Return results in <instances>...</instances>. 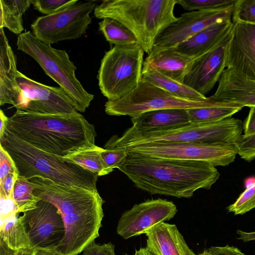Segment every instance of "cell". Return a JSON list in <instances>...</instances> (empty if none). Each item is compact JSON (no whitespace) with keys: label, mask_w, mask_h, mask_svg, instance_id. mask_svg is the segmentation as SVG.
I'll return each instance as SVG.
<instances>
[{"label":"cell","mask_w":255,"mask_h":255,"mask_svg":"<svg viewBox=\"0 0 255 255\" xmlns=\"http://www.w3.org/2000/svg\"><path fill=\"white\" fill-rule=\"evenodd\" d=\"M118 169L138 189L177 198H189L199 189L209 190L220 177L216 167L207 162L151 157L128 151Z\"/></svg>","instance_id":"cell-1"},{"label":"cell","mask_w":255,"mask_h":255,"mask_svg":"<svg viewBox=\"0 0 255 255\" xmlns=\"http://www.w3.org/2000/svg\"><path fill=\"white\" fill-rule=\"evenodd\" d=\"M5 128L36 148L61 157L96 145L95 126L78 112L53 114L16 110L6 120Z\"/></svg>","instance_id":"cell-2"},{"label":"cell","mask_w":255,"mask_h":255,"mask_svg":"<svg viewBox=\"0 0 255 255\" xmlns=\"http://www.w3.org/2000/svg\"><path fill=\"white\" fill-rule=\"evenodd\" d=\"M0 146L11 158L19 176L27 179L38 176L56 183L97 191V174L36 148L5 128L0 134Z\"/></svg>","instance_id":"cell-3"},{"label":"cell","mask_w":255,"mask_h":255,"mask_svg":"<svg viewBox=\"0 0 255 255\" xmlns=\"http://www.w3.org/2000/svg\"><path fill=\"white\" fill-rule=\"evenodd\" d=\"M178 0H104L94 10L98 19L109 18L126 26L147 54L159 35L178 18Z\"/></svg>","instance_id":"cell-4"},{"label":"cell","mask_w":255,"mask_h":255,"mask_svg":"<svg viewBox=\"0 0 255 255\" xmlns=\"http://www.w3.org/2000/svg\"><path fill=\"white\" fill-rule=\"evenodd\" d=\"M243 123L230 117L210 123H192L149 131L128 128L119 136H112L104 146L130 148L154 142L234 144L242 135Z\"/></svg>","instance_id":"cell-5"},{"label":"cell","mask_w":255,"mask_h":255,"mask_svg":"<svg viewBox=\"0 0 255 255\" xmlns=\"http://www.w3.org/2000/svg\"><path fill=\"white\" fill-rule=\"evenodd\" d=\"M16 46L18 50L34 59L45 74L68 94L77 112L86 111L94 95L88 93L77 78V67L66 50L55 49L41 42L29 31L18 35Z\"/></svg>","instance_id":"cell-6"},{"label":"cell","mask_w":255,"mask_h":255,"mask_svg":"<svg viewBox=\"0 0 255 255\" xmlns=\"http://www.w3.org/2000/svg\"><path fill=\"white\" fill-rule=\"evenodd\" d=\"M144 51L138 44L114 45L104 55L98 71V85L108 100L122 98L142 79Z\"/></svg>","instance_id":"cell-7"},{"label":"cell","mask_w":255,"mask_h":255,"mask_svg":"<svg viewBox=\"0 0 255 255\" xmlns=\"http://www.w3.org/2000/svg\"><path fill=\"white\" fill-rule=\"evenodd\" d=\"M224 102L214 100L210 97L202 99L181 98L141 80L138 86L126 96L108 100L105 104V111L110 116L132 118L151 111L189 110L218 106Z\"/></svg>","instance_id":"cell-8"},{"label":"cell","mask_w":255,"mask_h":255,"mask_svg":"<svg viewBox=\"0 0 255 255\" xmlns=\"http://www.w3.org/2000/svg\"><path fill=\"white\" fill-rule=\"evenodd\" d=\"M130 152L162 159L202 161L214 166H226L238 154L234 144L154 142L126 148Z\"/></svg>","instance_id":"cell-9"},{"label":"cell","mask_w":255,"mask_h":255,"mask_svg":"<svg viewBox=\"0 0 255 255\" xmlns=\"http://www.w3.org/2000/svg\"><path fill=\"white\" fill-rule=\"evenodd\" d=\"M97 1L78 2L53 14L37 17L31 24L32 34L41 42L52 44L74 40L86 33L92 20L90 13Z\"/></svg>","instance_id":"cell-10"},{"label":"cell","mask_w":255,"mask_h":255,"mask_svg":"<svg viewBox=\"0 0 255 255\" xmlns=\"http://www.w3.org/2000/svg\"><path fill=\"white\" fill-rule=\"evenodd\" d=\"M16 80L20 94L17 110L41 114H71L76 105L61 87L44 85L17 71Z\"/></svg>","instance_id":"cell-11"},{"label":"cell","mask_w":255,"mask_h":255,"mask_svg":"<svg viewBox=\"0 0 255 255\" xmlns=\"http://www.w3.org/2000/svg\"><path fill=\"white\" fill-rule=\"evenodd\" d=\"M234 4L182 14L159 35L153 47H175L210 25L221 20L232 19Z\"/></svg>","instance_id":"cell-12"},{"label":"cell","mask_w":255,"mask_h":255,"mask_svg":"<svg viewBox=\"0 0 255 255\" xmlns=\"http://www.w3.org/2000/svg\"><path fill=\"white\" fill-rule=\"evenodd\" d=\"M178 211L172 201L148 199L134 205L121 215L117 233L124 239L145 234L155 226L173 218Z\"/></svg>","instance_id":"cell-13"},{"label":"cell","mask_w":255,"mask_h":255,"mask_svg":"<svg viewBox=\"0 0 255 255\" xmlns=\"http://www.w3.org/2000/svg\"><path fill=\"white\" fill-rule=\"evenodd\" d=\"M33 249L56 248L65 235V227L58 209L52 204L40 200L35 208L21 215Z\"/></svg>","instance_id":"cell-14"},{"label":"cell","mask_w":255,"mask_h":255,"mask_svg":"<svg viewBox=\"0 0 255 255\" xmlns=\"http://www.w3.org/2000/svg\"><path fill=\"white\" fill-rule=\"evenodd\" d=\"M232 22L226 51V69L255 82V25Z\"/></svg>","instance_id":"cell-15"},{"label":"cell","mask_w":255,"mask_h":255,"mask_svg":"<svg viewBox=\"0 0 255 255\" xmlns=\"http://www.w3.org/2000/svg\"><path fill=\"white\" fill-rule=\"evenodd\" d=\"M231 32L213 49L195 59L184 84L204 96L210 92L226 69V51Z\"/></svg>","instance_id":"cell-16"},{"label":"cell","mask_w":255,"mask_h":255,"mask_svg":"<svg viewBox=\"0 0 255 255\" xmlns=\"http://www.w3.org/2000/svg\"><path fill=\"white\" fill-rule=\"evenodd\" d=\"M28 180L34 186V195L40 200L53 204L58 210L103 199L98 191L56 183L38 176Z\"/></svg>","instance_id":"cell-17"},{"label":"cell","mask_w":255,"mask_h":255,"mask_svg":"<svg viewBox=\"0 0 255 255\" xmlns=\"http://www.w3.org/2000/svg\"><path fill=\"white\" fill-rule=\"evenodd\" d=\"M195 59L174 48H153L143 62V67L153 69L163 75L184 83Z\"/></svg>","instance_id":"cell-18"},{"label":"cell","mask_w":255,"mask_h":255,"mask_svg":"<svg viewBox=\"0 0 255 255\" xmlns=\"http://www.w3.org/2000/svg\"><path fill=\"white\" fill-rule=\"evenodd\" d=\"M16 56L9 44L3 28H0V105L16 107L20 91L16 80Z\"/></svg>","instance_id":"cell-19"},{"label":"cell","mask_w":255,"mask_h":255,"mask_svg":"<svg viewBox=\"0 0 255 255\" xmlns=\"http://www.w3.org/2000/svg\"><path fill=\"white\" fill-rule=\"evenodd\" d=\"M145 234L146 247L155 255H196L187 245L176 225L162 222Z\"/></svg>","instance_id":"cell-20"},{"label":"cell","mask_w":255,"mask_h":255,"mask_svg":"<svg viewBox=\"0 0 255 255\" xmlns=\"http://www.w3.org/2000/svg\"><path fill=\"white\" fill-rule=\"evenodd\" d=\"M210 97L216 101L237 104L243 107L255 106V82L225 69L215 93Z\"/></svg>","instance_id":"cell-21"},{"label":"cell","mask_w":255,"mask_h":255,"mask_svg":"<svg viewBox=\"0 0 255 255\" xmlns=\"http://www.w3.org/2000/svg\"><path fill=\"white\" fill-rule=\"evenodd\" d=\"M232 19L218 21L203 29L176 47L178 52L196 59L217 45L233 27Z\"/></svg>","instance_id":"cell-22"},{"label":"cell","mask_w":255,"mask_h":255,"mask_svg":"<svg viewBox=\"0 0 255 255\" xmlns=\"http://www.w3.org/2000/svg\"><path fill=\"white\" fill-rule=\"evenodd\" d=\"M134 130L144 131L172 128L190 123L187 110L167 109L147 112L130 118Z\"/></svg>","instance_id":"cell-23"},{"label":"cell","mask_w":255,"mask_h":255,"mask_svg":"<svg viewBox=\"0 0 255 255\" xmlns=\"http://www.w3.org/2000/svg\"><path fill=\"white\" fill-rule=\"evenodd\" d=\"M19 214L16 213L0 225V240L10 248L18 251L33 249Z\"/></svg>","instance_id":"cell-24"},{"label":"cell","mask_w":255,"mask_h":255,"mask_svg":"<svg viewBox=\"0 0 255 255\" xmlns=\"http://www.w3.org/2000/svg\"><path fill=\"white\" fill-rule=\"evenodd\" d=\"M32 0H0V28H6L15 34L24 30L22 16Z\"/></svg>","instance_id":"cell-25"},{"label":"cell","mask_w":255,"mask_h":255,"mask_svg":"<svg viewBox=\"0 0 255 255\" xmlns=\"http://www.w3.org/2000/svg\"><path fill=\"white\" fill-rule=\"evenodd\" d=\"M141 80L181 98L191 99H202L207 98L185 84L168 78L148 67H143Z\"/></svg>","instance_id":"cell-26"},{"label":"cell","mask_w":255,"mask_h":255,"mask_svg":"<svg viewBox=\"0 0 255 255\" xmlns=\"http://www.w3.org/2000/svg\"><path fill=\"white\" fill-rule=\"evenodd\" d=\"M243 108L237 104L224 102L218 106L191 109L187 111L190 123H210L232 117Z\"/></svg>","instance_id":"cell-27"},{"label":"cell","mask_w":255,"mask_h":255,"mask_svg":"<svg viewBox=\"0 0 255 255\" xmlns=\"http://www.w3.org/2000/svg\"><path fill=\"white\" fill-rule=\"evenodd\" d=\"M99 29L106 40L115 45H128L137 43L134 35L121 22L109 18L99 22Z\"/></svg>","instance_id":"cell-28"},{"label":"cell","mask_w":255,"mask_h":255,"mask_svg":"<svg viewBox=\"0 0 255 255\" xmlns=\"http://www.w3.org/2000/svg\"><path fill=\"white\" fill-rule=\"evenodd\" d=\"M103 150V148L96 145L75 151L63 158L97 174L99 177L104 176V163L101 156Z\"/></svg>","instance_id":"cell-29"},{"label":"cell","mask_w":255,"mask_h":255,"mask_svg":"<svg viewBox=\"0 0 255 255\" xmlns=\"http://www.w3.org/2000/svg\"><path fill=\"white\" fill-rule=\"evenodd\" d=\"M34 186L27 178L18 176L14 183L12 197L18 213H24L35 208L40 200L34 195Z\"/></svg>","instance_id":"cell-30"},{"label":"cell","mask_w":255,"mask_h":255,"mask_svg":"<svg viewBox=\"0 0 255 255\" xmlns=\"http://www.w3.org/2000/svg\"><path fill=\"white\" fill-rule=\"evenodd\" d=\"M128 155V150L125 147L104 146L101 156L104 163V176L111 173L115 168H118Z\"/></svg>","instance_id":"cell-31"},{"label":"cell","mask_w":255,"mask_h":255,"mask_svg":"<svg viewBox=\"0 0 255 255\" xmlns=\"http://www.w3.org/2000/svg\"><path fill=\"white\" fill-rule=\"evenodd\" d=\"M255 208V183L242 192L237 200L227 207L234 215H243Z\"/></svg>","instance_id":"cell-32"},{"label":"cell","mask_w":255,"mask_h":255,"mask_svg":"<svg viewBox=\"0 0 255 255\" xmlns=\"http://www.w3.org/2000/svg\"><path fill=\"white\" fill-rule=\"evenodd\" d=\"M232 21L255 25V0H237Z\"/></svg>","instance_id":"cell-33"},{"label":"cell","mask_w":255,"mask_h":255,"mask_svg":"<svg viewBox=\"0 0 255 255\" xmlns=\"http://www.w3.org/2000/svg\"><path fill=\"white\" fill-rule=\"evenodd\" d=\"M237 0H178L177 3L186 10L217 8L234 4Z\"/></svg>","instance_id":"cell-34"},{"label":"cell","mask_w":255,"mask_h":255,"mask_svg":"<svg viewBox=\"0 0 255 255\" xmlns=\"http://www.w3.org/2000/svg\"><path fill=\"white\" fill-rule=\"evenodd\" d=\"M78 2V0H32V4L34 9L48 15L59 12Z\"/></svg>","instance_id":"cell-35"},{"label":"cell","mask_w":255,"mask_h":255,"mask_svg":"<svg viewBox=\"0 0 255 255\" xmlns=\"http://www.w3.org/2000/svg\"><path fill=\"white\" fill-rule=\"evenodd\" d=\"M234 145L242 159L248 162L255 159V132L249 135L242 134Z\"/></svg>","instance_id":"cell-36"},{"label":"cell","mask_w":255,"mask_h":255,"mask_svg":"<svg viewBox=\"0 0 255 255\" xmlns=\"http://www.w3.org/2000/svg\"><path fill=\"white\" fill-rule=\"evenodd\" d=\"M10 173H18V172L9 155L0 146V184Z\"/></svg>","instance_id":"cell-37"},{"label":"cell","mask_w":255,"mask_h":255,"mask_svg":"<svg viewBox=\"0 0 255 255\" xmlns=\"http://www.w3.org/2000/svg\"><path fill=\"white\" fill-rule=\"evenodd\" d=\"M82 253V255H116L115 246L112 243L100 245L95 241L88 245Z\"/></svg>","instance_id":"cell-38"},{"label":"cell","mask_w":255,"mask_h":255,"mask_svg":"<svg viewBox=\"0 0 255 255\" xmlns=\"http://www.w3.org/2000/svg\"><path fill=\"white\" fill-rule=\"evenodd\" d=\"M0 223L3 222L11 216L18 213L16 206L13 198H7L0 194Z\"/></svg>","instance_id":"cell-39"},{"label":"cell","mask_w":255,"mask_h":255,"mask_svg":"<svg viewBox=\"0 0 255 255\" xmlns=\"http://www.w3.org/2000/svg\"><path fill=\"white\" fill-rule=\"evenodd\" d=\"M18 173H10L5 178L3 183L0 184V194L6 197L13 198L12 192Z\"/></svg>","instance_id":"cell-40"},{"label":"cell","mask_w":255,"mask_h":255,"mask_svg":"<svg viewBox=\"0 0 255 255\" xmlns=\"http://www.w3.org/2000/svg\"><path fill=\"white\" fill-rule=\"evenodd\" d=\"M207 250L211 255H246L238 248L228 245L225 247H211Z\"/></svg>","instance_id":"cell-41"},{"label":"cell","mask_w":255,"mask_h":255,"mask_svg":"<svg viewBox=\"0 0 255 255\" xmlns=\"http://www.w3.org/2000/svg\"><path fill=\"white\" fill-rule=\"evenodd\" d=\"M248 116L243 123L244 134L249 135L255 132V106L250 107Z\"/></svg>","instance_id":"cell-42"},{"label":"cell","mask_w":255,"mask_h":255,"mask_svg":"<svg viewBox=\"0 0 255 255\" xmlns=\"http://www.w3.org/2000/svg\"><path fill=\"white\" fill-rule=\"evenodd\" d=\"M34 255H61L54 248H38L35 249Z\"/></svg>","instance_id":"cell-43"},{"label":"cell","mask_w":255,"mask_h":255,"mask_svg":"<svg viewBox=\"0 0 255 255\" xmlns=\"http://www.w3.org/2000/svg\"><path fill=\"white\" fill-rule=\"evenodd\" d=\"M19 251L8 247L6 244L0 240V255H17Z\"/></svg>","instance_id":"cell-44"},{"label":"cell","mask_w":255,"mask_h":255,"mask_svg":"<svg viewBox=\"0 0 255 255\" xmlns=\"http://www.w3.org/2000/svg\"><path fill=\"white\" fill-rule=\"evenodd\" d=\"M8 117L2 110H0V134L2 133L5 128V124Z\"/></svg>","instance_id":"cell-45"},{"label":"cell","mask_w":255,"mask_h":255,"mask_svg":"<svg viewBox=\"0 0 255 255\" xmlns=\"http://www.w3.org/2000/svg\"><path fill=\"white\" fill-rule=\"evenodd\" d=\"M126 255H128L126 254ZM133 255H155L146 247L140 248L138 250H135Z\"/></svg>","instance_id":"cell-46"},{"label":"cell","mask_w":255,"mask_h":255,"mask_svg":"<svg viewBox=\"0 0 255 255\" xmlns=\"http://www.w3.org/2000/svg\"><path fill=\"white\" fill-rule=\"evenodd\" d=\"M35 249L19 251L17 255H34Z\"/></svg>","instance_id":"cell-47"},{"label":"cell","mask_w":255,"mask_h":255,"mask_svg":"<svg viewBox=\"0 0 255 255\" xmlns=\"http://www.w3.org/2000/svg\"><path fill=\"white\" fill-rule=\"evenodd\" d=\"M211 255L207 249V250H204L202 253H200V254H199L198 255Z\"/></svg>","instance_id":"cell-48"}]
</instances>
